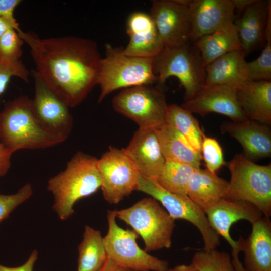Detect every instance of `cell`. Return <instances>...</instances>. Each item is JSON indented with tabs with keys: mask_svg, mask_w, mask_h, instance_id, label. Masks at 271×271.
I'll list each match as a JSON object with an SVG mask.
<instances>
[{
	"mask_svg": "<svg viewBox=\"0 0 271 271\" xmlns=\"http://www.w3.org/2000/svg\"><path fill=\"white\" fill-rule=\"evenodd\" d=\"M30 49L34 72L69 107L79 105L97 85L101 59L95 42L75 36L41 38L19 28Z\"/></svg>",
	"mask_w": 271,
	"mask_h": 271,
	"instance_id": "cell-1",
	"label": "cell"
},
{
	"mask_svg": "<svg viewBox=\"0 0 271 271\" xmlns=\"http://www.w3.org/2000/svg\"><path fill=\"white\" fill-rule=\"evenodd\" d=\"M97 161L94 156L78 152L67 163L64 170L49 180L47 189L54 198L53 208L60 219L65 220L72 216L77 201L101 187Z\"/></svg>",
	"mask_w": 271,
	"mask_h": 271,
	"instance_id": "cell-2",
	"label": "cell"
},
{
	"mask_svg": "<svg viewBox=\"0 0 271 271\" xmlns=\"http://www.w3.org/2000/svg\"><path fill=\"white\" fill-rule=\"evenodd\" d=\"M63 142L39 123L27 96L7 102L0 112V142L12 154L21 149L50 148Z\"/></svg>",
	"mask_w": 271,
	"mask_h": 271,
	"instance_id": "cell-3",
	"label": "cell"
},
{
	"mask_svg": "<svg viewBox=\"0 0 271 271\" xmlns=\"http://www.w3.org/2000/svg\"><path fill=\"white\" fill-rule=\"evenodd\" d=\"M156 84L162 87L170 77L177 78L184 89V101L192 99L205 86V65L191 41L178 47L165 48L153 58Z\"/></svg>",
	"mask_w": 271,
	"mask_h": 271,
	"instance_id": "cell-4",
	"label": "cell"
},
{
	"mask_svg": "<svg viewBox=\"0 0 271 271\" xmlns=\"http://www.w3.org/2000/svg\"><path fill=\"white\" fill-rule=\"evenodd\" d=\"M105 47V56L101 59L97 79L101 90L98 103L117 89L157 83L153 58L128 56L110 44Z\"/></svg>",
	"mask_w": 271,
	"mask_h": 271,
	"instance_id": "cell-5",
	"label": "cell"
},
{
	"mask_svg": "<svg viewBox=\"0 0 271 271\" xmlns=\"http://www.w3.org/2000/svg\"><path fill=\"white\" fill-rule=\"evenodd\" d=\"M230 180L224 199L248 202L271 216V164L258 165L241 154L228 163Z\"/></svg>",
	"mask_w": 271,
	"mask_h": 271,
	"instance_id": "cell-6",
	"label": "cell"
},
{
	"mask_svg": "<svg viewBox=\"0 0 271 271\" xmlns=\"http://www.w3.org/2000/svg\"><path fill=\"white\" fill-rule=\"evenodd\" d=\"M116 214L142 238L145 251L171 247L175 220L154 198H143L130 207L116 210Z\"/></svg>",
	"mask_w": 271,
	"mask_h": 271,
	"instance_id": "cell-7",
	"label": "cell"
},
{
	"mask_svg": "<svg viewBox=\"0 0 271 271\" xmlns=\"http://www.w3.org/2000/svg\"><path fill=\"white\" fill-rule=\"evenodd\" d=\"M114 110L138 124L157 129L165 123L168 107L162 87L143 85L124 89L112 101Z\"/></svg>",
	"mask_w": 271,
	"mask_h": 271,
	"instance_id": "cell-8",
	"label": "cell"
},
{
	"mask_svg": "<svg viewBox=\"0 0 271 271\" xmlns=\"http://www.w3.org/2000/svg\"><path fill=\"white\" fill-rule=\"evenodd\" d=\"M116 210H108V230L103 237L107 257L116 264L135 271H166L169 264L140 248L133 230L124 229L116 222Z\"/></svg>",
	"mask_w": 271,
	"mask_h": 271,
	"instance_id": "cell-9",
	"label": "cell"
},
{
	"mask_svg": "<svg viewBox=\"0 0 271 271\" xmlns=\"http://www.w3.org/2000/svg\"><path fill=\"white\" fill-rule=\"evenodd\" d=\"M137 190L149 195L160 202L174 219L186 220L199 231L204 250L216 249L220 245L219 236L210 226L204 211L187 195L171 193L156 181L140 176Z\"/></svg>",
	"mask_w": 271,
	"mask_h": 271,
	"instance_id": "cell-10",
	"label": "cell"
},
{
	"mask_svg": "<svg viewBox=\"0 0 271 271\" xmlns=\"http://www.w3.org/2000/svg\"><path fill=\"white\" fill-rule=\"evenodd\" d=\"M97 165L103 195L109 203L116 204L137 190L141 175L123 149L110 147Z\"/></svg>",
	"mask_w": 271,
	"mask_h": 271,
	"instance_id": "cell-11",
	"label": "cell"
},
{
	"mask_svg": "<svg viewBox=\"0 0 271 271\" xmlns=\"http://www.w3.org/2000/svg\"><path fill=\"white\" fill-rule=\"evenodd\" d=\"M211 228L223 237L232 249L231 261L235 271H245L239 259L242 251V237L237 241L231 237L230 230L232 225L241 220L253 224L264 216L262 212L250 203L243 201H232L222 199L205 211Z\"/></svg>",
	"mask_w": 271,
	"mask_h": 271,
	"instance_id": "cell-12",
	"label": "cell"
},
{
	"mask_svg": "<svg viewBox=\"0 0 271 271\" xmlns=\"http://www.w3.org/2000/svg\"><path fill=\"white\" fill-rule=\"evenodd\" d=\"M189 0H155L150 15L164 47L182 46L190 41L192 24Z\"/></svg>",
	"mask_w": 271,
	"mask_h": 271,
	"instance_id": "cell-13",
	"label": "cell"
},
{
	"mask_svg": "<svg viewBox=\"0 0 271 271\" xmlns=\"http://www.w3.org/2000/svg\"><path fill=\"white\" fill-rule=\"evenodd\" d=\"M33 77L35 94L31 105L34 115L45 129L65 141L73 127L69 107L34 72Z\"/></svg>",
	"mask_w": 271,
	"mask_h": 271,
	"instance_id": "cell-14",
	"label": "cell"
},
{
	"mask_svg": "<svg viewBox=\"0 0 271 271\" xmlns=\"http://www.w3.org/2000/svg\"><path fill=\"white\" fill-rule=\"evenodd\" d=\"M182 107L201 116L216 113L229 117L234 122L248 119L238 103L236 89L228 85L204 87L192 99L184 101Z\"/></svg>",
	"mask_w": 271,
	"mask_h": 271,
	"instance_id": "cell-15",
	"label": "cell"
},
{
	"mask_svg": "<svg viewBox=\"0 0 271 271\" xmlns=\"http://www.w3.org/2000/svg\"><path fill=\"white\" fill-rule=\"evenodd\" d=\"M188 6L192 42L233 23L236 17L232 0H189Z\"/></svg>",
	"mask_w": 271,
	"mask_h": 271,
	"instance_id": "cell-16",
	"label": "cell"
},
{
	"mask_svg": "<svg viewBox=\"0 0 271 271\" xmlns=\"http://www.w3.org/2000/svg\"><path fill=\"white\" fill-rule=\"evenodd\" d=\"M123 149L136 165L141 176L157 180L165 159L155 129L139 127Z\"/></svg>",
	"mask_w": 271,
	"mask_h": 271,
	"instance_id": "cell-17",
	"label": "cell"
},
{
	"mask_svg": "<svg viewBox=\"0 0 271 271\" xmlns=\"http://www.w3.org/2000/svg\"><path fill=\"white\" fill-rule=\"evenodd\" d=\"M221 130L238 141L243 149V156L248 159L253 161L270 156L269 126L247 119L241 122H225Z\"/></svg>",
	"mask_w": 271,
	"mask_h": 271,
	"instance_id": "cell-18",
	"label": "cell"
},
{
	"mask_svg": "<svg viewBox=\"0 0 271 271\" xmlns=\"http://www.w3.org/2000/svg\"><path fill=\"white\" fill-rule=\"evenodd\" d=\"M270 9V0H256L235 18L234 23L245 56L264 47L266 23Z\"/></svg>",
	"mask_w": 271,
	"mask_h": 271,
	"instance_id": "cell-19",
	"label": "cell"
},
{
	"mask_svg": "<svg viewBox=\"0 0 271 271\" xmlns=\"http://www.w3.org/2000/svg\"><path fill=\"white\" fill-rule=\"evenodd\" d=\"M245 271H271V221L263 216L252 224L246 239L242 238Z\"/></svg>",
	"mask_w": 271,
	"mask_h": 271,
	"instance_id": "cell-20",
	"label": "cell"
},
{
	"mask_svg": "<svg viewBox=\"0 0 271 271\" xmlns=\"http://www.w3.org/2000/svg\"><path fill=\"white\" fill-rule=\"evenodd\" d=\"M205 86L225 85L236 89L248 81L242 49L227 53L205 66Z\"/></svg>",
	"mask_w": 271,
	"mask_h": 271,
	"instance_id": "cell-21",
	"label": "cell"
},
{
	"mask_svg": "<svg viewBox=\"0 0 271 271\" xmlns=\"http://www.w3.org/2000/svg\"><path fill=\"white\" fill-rule=\"evenodd\" d=\"M239 105L249 120L271 124V81H247L236 88Z\"/></svg>",
	"mask_w": 271,
	"mask_h": 271,
	"instance_id": "cell-22",
	"label": "cell"
},
{
	"mask_svg": "<svg viewBox=\"0 0 271 271\" xmlns=\"http://www.w3.org/2000/svg\"><path fill=\"white\" fill-rule=\"evenodd\" d=\"M228 182L207 169H196L189 182L187 195L205 211L224 199Z\"/></svg>",
	"mask_w": 271,
	"mask_h": 271,
	"instance_id": "cell-23",
	"label": "cell"
},
{
	"mask_svg": "<svg viewBox=\"0 0 271 271\" xmlns=\"http://www.w3.org/2000/svg\"><path fill=\"white\" fill-rule=\"evenodd\" d=\"M158 142L166 161L187 164L200 168L201 154L173 126L165 122L155 129Z\"/></svg>",
	"mask_w": 271,
	"mask_h": 271,
	"instance_id": "cell-24",
	"label": "cell"
},
{
	"mask_svg": "<svg viewBox=\"0 0 271 271\" xmlns=\"http://www.w3.org/2000/svg\"><path fill=\"white\" fill-rule=\"evenodd\" d=\"M206 65L232 51L242 49L234 22L193 42Z\"/></svg>",
	"mask_w": 271,
	"mask_h": 271,
	"instance_id": "cell-25",
	"label": "cell"
},
{
	"mask_svg": "<svg viewBox=\"0 0 271 271\" xmlns=\"http://www.w3.org/2000/svg\"><path fill=\"white\" fill-rule=\"evenodd\" d=\"M78 249L77 271H99L107 258L101 232L89 226Z\"/></svg>",
	"mask_w": 271,
	"mask_h": 271,
	"instance_id": "cell-26",
	"label": "cell"
},
{
	"mask_svg": "<svg viewBox=\"0 0 271 271\" xmlns=\"http://www.w3.org/2000/svg\"><path fill=\"white\" fill-rule=\"evenodd\" d=\"M165 122L173 126L196 150L201 153L204 132L192 112L175 104L168 105Z\"/></svg>",
	"mask_w": 271,
	"mask_h": 271,
	"instance_id": "cell-27",
	"label": "cell"
},
{
	"mask_svg": "<svg viewBox=\"0 0 271 271\" xmlns=\"http://www.w3.org/2000/svg\"><path fill=\"white\" fill-rule=\"evenodd\" d=\"M129 40L122 49L125 55L142 58H154L164 48L155 25L127 32Z\"/></svg>",
	"mask_w": 271,
	"mask_h": 271,
	"instance_id": "cell-28",
	"label": "cell"
},
{
	"mask_svg": "<svg viewBox=\"0 0 271 271\" xmlns=\"http://www.w3.org/2000/svg\"><path fill=\"white\" fill-rule=\"evenodd\" d=\"M196 169L187 164L165 160L156 181L171 193L187 195L189 182Z\"/></svg>",
	"mask_w": 271,
	"mask_h": 271,
	"instance_id": "cell-29",
	"label": "cell"
},
{
	"mask_svg": "<svg viewBox=\"0 0 271 271\" xmlns=\"http://www.w3.org/2000/svg\"><path fill=\"white\" fill-rule=\"evenodd\" d=\"M191 263L199 271H235L230 255L216 249L197 251Z\"/></svg>",
	"mask_w": 271,
	"mask_h": 271,
	"instance_id": "cell-30",
	"label": "cell"
},
{
	"mask_svg": "<svg viewBox=\"0 0 271 271\" xmlns=\"http://www.w3.org/2000/svg\"><path fill=\"white\" fill-rule=\"evenodd\" d=\"M247 78L251 81H271V41L266 42L260 55L247 62Z\"/></svg>",
	"mask_w": 271,
	"mask_h": 271,
	"instance_id": "cell-31",
	"label": "cell"
},
{
	"mask_svg": "<svg viewBox=\"0 0 271 271\" xmlns=\"http://www.w3.org/2000/svg\"><path fill=\"white\" fill-rule=\"evenodd\" d=\"M201 154L206 169L216 173L225 165L222 149L219 142L213 138L202 135Z\"/></svg>",
	"mask_w": 271,
	"mask_h": 271,
	"instance_id": "cell-32",
	"label": "cell"
},
{
	"mask_svg": "<svg viewBox=\"0 0 271 271\" xmlns=\"http://www.w3.org/2000/svg\"><path fill=\"white\" fill-rule=\"evenodd\" d=\"M29 74L28 69L21 60L12 61L0 56V101L12 77H18L27 82Z\"/></svg>",
	"mask_w": 271,
	"mask_h": 271,
	"instance_id": "cell-33",
	"label": "cell"
},
{
	"mask_svg": "<svg viewBox=\"0 0 271 271\" xmlns=\"http://www.w3.org/2000/svg\"><path fill=\"white\" fill-rule=\"evenodd\" d=\"M23 42L16 30H9L0 38V56L12 61L20 60Z\"/></svg>",
	"mask_w": 271,
	"mask_h": 271,
	"instance_id": "cell-34",
	"label": "cell"
},
{
	"mask_svg": "<svg viewBox=\"0 0 271 271\" xmlns=\"http://www.w3.org/2000/svg\"><path fill=\"white\" fill-rule=\"evenodd\" d=\"M32 193L31 185L26 184L15 194H0V223L6 219L17 206L28 200Z\"/></svg>",
	"mask_w": 271,
	"mask_h": 271,
	"instance_id": "cell-35",
	"label": "cell"
},
{
	"mask_svg": "<svg viewBox=\"0 0 271 271\" xmlns=\"http://www.w3.org/2000/svg\"><path fill=\"white\" fill-rule=\"evenodd\" d=\"M21 2L20 0H0V16L16 20L14 11Z\"/></svg>",
	"mask_w": 271,
	"mask_h": 271,
	"instance_id": "cell-36",
	"label": "cell"
},
{
	"mask_svg": "<svg viewBox=\"0 0 271 271\" xmlns=\"http://www.w3.org/2000/svg\"><path fill=\"white\" fill-rule=\"evenodd\" d=\"M38 258V252L34 250L27 260L22 265L17 267H8L0 264V271H33L35 262Z\"/></svg>",
	"mask_w": 271,
	"mask_h": 271,
	"instance_id": "cell-37",
	"label": "cell"
},
{
	"mask_svg": "<svg viewBox=\"0 0 271 271\" xmlns=\"http://www.w3.org/2000/svg\"><path fill=\"white\" fill-rule=\"evenodd\" d=\"M12 154L0 142V177L5 175L10 169Z\"/></svg>",
	"mask_w": 271,
	"mask_h": 271,
	"instance_id": "cell-38",
	"label": "cell"
},
{
	"mask_svg": "<svg viewBox=\"0 0 271 271\" xmlns=\"http://www.w3.org/2000/svg\"><path fill=\"white\" fill-rule=\"evenodd\" d=\"M20 28L16 20H11L0 16V38L9 30L15 29L17 31Z\"/></svg>",
	"mask_w": 271,
	"mask_h": 271,
	"instance_id": "cell-39",
	"label": "cell"
},
{
	"mask_svg": "<svg viewBox=\"0 0 271 271\" xmlns=\"http://www.w3.org/2000/svg\"><path fill=\"white\" fill-rule=\"evenodd\" d=\"M99 271H135L134 270L121 266L112 260L108 257L104 263L99 270Z\"/></svg>",
	"mask_w": 271,
	"mask_h": 271,
	"instance_id": "cell-40",
	"label": "cell"
},
{
	"mask_svg": "<svg viewBox=\"0 0 271 271\" xmlns=\"http://www.w3.org/2000/svg\"><path fill=\"white\" fill-rule=\"evenodd\" d=\"M235 8V11H238V13L242 12L250 5L254 3L256 0H232Z\"/></svg>",
	"mask_w": 271,
	"mask_h": 271,
	"instance_id": "cell-41",
	"label": "cell"
},
{
	"mask_svg": "<svg viewBox=\"0 0 271 271\" xmlns=\"http://www.w3.org/2000/svg\"><path fill=\"white\" fill-rule=\"evenodd\" d=\"M175 271H199L191 263L190 264H181L175 266Z\"/></svg>",
	"mask_w": 271,
	"mask_h": 271,
	"instance_id": "cell-42",
	"label": "cell"
},
{
	"mask_svg": "<svg viewBox=\"0 0 271 271\" xmlns=\"http://www.w3.org/2000/svg\"><path fill=\"white\" fill-rule=\"evenodd\" d=\"M166 271H175V269H174V268H170V269L169 268Z\"/></svg>",
	"mask_w": 271,
	"mask_h": 271,
	"instance_id": "cell-43",
	"label": "cell"
}]
</instances>
